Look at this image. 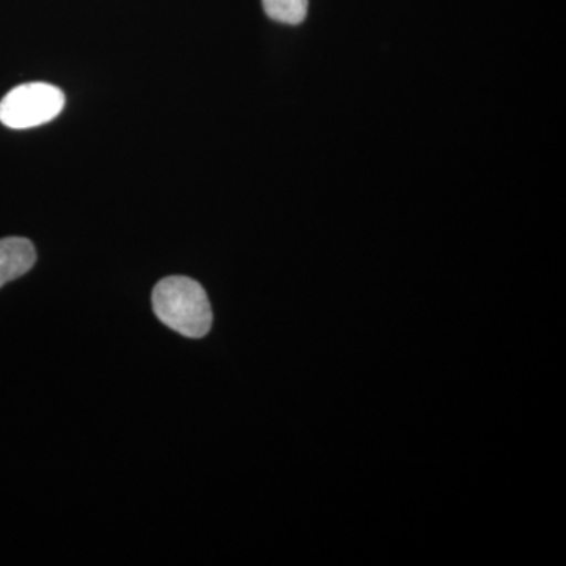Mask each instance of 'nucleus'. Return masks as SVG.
<instances>
[{"label": "nucleus", "mask_w": 566, "mask_h": 566, "mask_svg": "<svg viewBox=\"0 0 566 566\" xmlns=\"http://www.w3.org/2000/svg\"><path fill=\"white\" fill-rule=\"evenodd\" d=\"M264 13L270 20L297 25L305 21L308 0H262Z\"/></svg>", "instance_id": "obj_4"}, {"label": "nucleus", "mask_w": 566, "mask_h": 566, "mask_svg": "<svg viewBox=\"0 0 566 566\" xmlns=\"http://www.w3.org/2000/svg\"><path fill=\"white\" fill-rule=\"evenodd\" d=\"M65 106L55 85L31 82L14 87L0 102V122L11 129H29L54 120Z\"/></svg>", "instance_id": "obj_2"}, {"label": "nucleus", "mask_w": 566, "mask_h": 566, "mask_svg": "<svg viewBox=\"0 0 566 566\" xmlns=\"http://www.w3.org/2000/svg\"><path fill=\"white\" fill-rule=\"evenodd\" d=\"M153 311L161 323L188 338H202L210 333L212 311L207 292L199 282L185 275H172L156 283Z\"/></svg>", "instance_id": "obj_1"}, {"label": "nucleus", "mask_w": 566, "mask_h": 566, "mask_svg": "<svg viewBox=\"0 0 566 566\" xmlns=\"http://www.w3.org/2000/svg\"><path fill=\"white\" fill-rule=\"evenodd\" d=\"M35 262L36 252L31 241L20 237L0 240V289L29 273Z\"/></svg>", "instance_id": "obj_3"}]
</instances>
